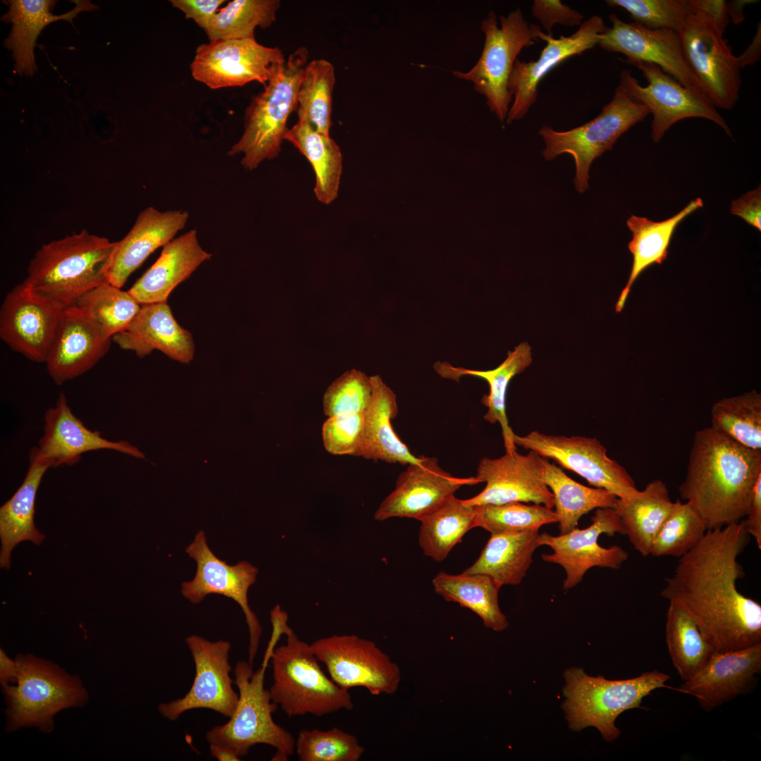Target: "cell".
Here are the masks:
<instances>
[{
	"mask_svg": "<svg viewBox=\"0 0 761 761\" xmlns=\"http://www.w3.org/2000/svg\"><path fill=\"white\" fill-rule=\"evenodd\" d=\"M750 536L743 520L707 530L681 557L660 595L685 611L716 652L761 643V605L737 588L739 555Z\"/></svg>",
	"mask_w": 761,
	"mask_h": 761,
	"instance_id": "1",
	"label": "cell"
},
{
	"mask_svg": "<svg viewBox=\"0 0 761 761\" xmlns=\"http://www.w3.org/2000/svg\"><path fill=\"white\" fill-rule=\"evenodd\" d=\"M761 474V451L748 449L711 426L698 430L681 497L702 516L708 530L741 520L750 490Z\"/></svg>",
	"mask_w": 761,
	"mask_h": 761,
	"instance_id": "2",
	"label": "cell"
},
{
	"mask_svg": "<svg viewBox=\"0 0 761 761\" xmlns=\"http://www.w3.org/2000/svg\"><path fill=\"white\" fill-rule=\"evenodd\" d=\"M116 242L85 230L42 245L23 283L63 308L92 289L109 283L107 271Z\"/></svg>",
	"mask_w": 761,
	"mask_h": 761,
	"instance_id": "3",
	"label": "cell"
},
{
	"mask_svg": "<svg viewBox=\"0 0 761 761\" xmlns=\"http://www.w3.org/2000/svg\"><path fill=\"white\" fill-rule=\"evenodd\" d=\"M308 61L307 49L300 47L275 65L264 90L246 108L243 134L228 153L242 154L245 169L253 171L279 155L289 130L288 118L297 109V91Z\"/></svg>",
	"mask_w": 761,
	"mask_h": 761,
	"instance_id": "4",
	"label": "cell"
},
{
	"mask_svg": "<svg viewBox=\"0 0 761 761\" xmlns=\"http://www.w3.org/2000/svg\"><path fill=\"white\" fill-rule=\"evenodd\" d=\"M285 644L271 653L272 700L288 717L323 716L350 710L353 703L348 690L336 684L322 670L310 644L299 639L288 626Z\"/></svg>",
	"mask_w": 761,
	"mask_h": 761,
	"instance_id": "5",
	"label": "cell"
},
{
	"mask_svg": "<svg viewBox=\"0 0 761 761\" xmlns=\"http://www.w3.org/2000/svg\"><path fill=\"white\" fill-rule=\"evenodd\" d=\"M565 700L562 707L572 731L595 727L607 742L615 741L620 730L615 724L624 712L641 708L643 699L653 691L666 687L670 676L653 670L629 679L609 680L586 674L578 667L564 672Z\"/></svg>",
	"mask_w": 761,
	"mask_h": 761,
	"instance_id": "6",
	"label": "cell"
},
{
	"mask_svg": "<svg viewBox=\"0 0 761 761\" xmlns=\"http://www.w3.org/2000/svg\"><path fill=\"white\" fill-rule=\"evenodd\" d=\"M273 649L267 646L261 666L256 671L248 662L237 663L234 669V683L239 691L237 707L228 722L207 731L209 744L227 747L240 757L256 744L275 748L277 753L273 760H286L295 753V738L274 722L273 713L278 705L269 690L264 688L266 670Z\"/></svg>",
	"mask_w": 761,
	"mask_h": 761,
	"instance_id": "7",
	"label": "cell"
},
{
	"mask_svg": "<svg viewBox=\"0 0 761 761\" xmlns=\"http://www.w3.org/2000/svg\"><path fill=\"white\" fill-rule=\"evenodd\" d=\"M16 660L18 680L3 687L8 731L35 726L51 732L58 712L87 703L88 693L77 676L32 655H18Z\"/></svg>",
	"mask_w": 761,
	"mask_h": 761,
	"instance_id": "8",
	"label": "cell"
},
{
	"mask_svg": "<svg viewBox=\"0 0 761 761\" xmlns=\"http://www.w3.org/2000/svg\"><path fill=\"white\" fill-rule=\"evenodd\" d=\"M500 27L496 14L490 11L481 23L485 42L478 61L468 72L452 73L473 82L475 90L486 99L490 111L504 122L512 97L508 82L514 61L523 49L536 41H545L547 34L540 26L529 23L519 8L507 16H500Z\"/></svg>",
	"mask_w": 761,
	"mask_h": 761,
	"instance_id": "9",
	"label": "cell"
},
{
	"mask_svg": "<svg viewBox=\"0 0 761 761\" xmlns=\"http://www.w3.org/2000/svg\"><path fill=\"white\" fill-rule=\"evenodd\" d=\"M649 114L648 107L632 98L619 83L610 102L588 123L564 132L543 125L539 131L545 144L543 156L552 161L562 154L571 155L576 166V189L583 193L589 188L593 161L612 149L621 135Z\"/></svg>",
	"mask_w": 761,
	"mask_h": 761,
	"instance_id": "10",
	"label": "cell"
},
{
	"mask_svg": "<svg viewBox=\"0 0 761 761\" xmlns=\"http://www.w3.org/2000/svg\"><path fill=\"white\" fill-rule=\"evenodd\" d=\"M678 34L685 60L703 93L717 109L731 110L739 98L741 68L714 20L691 10Z\"/></svg>",
	"mask_w": 761,
	"mask_h": 761,
	"instance_id": "11",
	"label": "cell"
},
{
	"mask_svg": "<svg viewBox=\"0 0 761 761\" xmlns=\"http://www.w3.org/2000/svg\"><path fill=\"white\" fill-rule=\"evenodd\" d=\"M311 648L330 678L346 690L366 688L371 694H394L401 681L399 666L373 641L354 634L333 635Z\"/></svg>",
	"mask_w": 761,
	"mask_h": 761,
	"instance_id": "12",
	"label": "cell"
},
{
	"mask_svg": "<svg viewBox=\"0 0 761 761\" xmlns=\"http://www.w3.org/2000/svg\"><path fill=\"white\" fill-rule=\"evenodd\" d=\"M629 63L641 71L648 85L642 86L628 70L621 71L619 83L652 115L653 142H658L672 125L688 118L710 120L731 137L724 118L706 96L683 86L656 65L641 61Z\"/></svg>",
	"mask_w": 761,
	"mask_h": 761,
	"instance_id": "13",
	"label": "cell"
},
{
	"mask_svg": "<svg viewBox=\"0 0 761 761\" xmlns=\"http://www.w3.org/2000/svg\"><path fill=\"white\" fill-rule=\"evenodd\" d=\"M514 443L554 460L585 478L590 485L618 498L631 496L638 490L624 467L610 459L605 447L595 438L547 435L533 431L524 436L514 434Z\"/></svg>",
	"mask_w": 761,
	"mask_h": 761,
	"instance_id": "14",
	"label": "cell"
},
{
	"mask_svg": "<svg viewBox=\"0 0 761 761\" xmlns=\"http://www.w3.org/2000/svg\"><path fill=\"white\" fill-rule=\"evenodd\" d=\"M591 520L592 524L583 529L576 527L559 536L547 533L539 535L540 546H549L553 551L550 554H543L542 559L560 565L566 572L564 589H571L578 585L592 567L617 569L629 557L627 552L620 546L604 547L598 543L601 534L610 537L616 533L625 534L616 510L610 507L596 509Z\"/></svg>",
	"mask_w": 761,
	"mask_h": 761,
	"instance_id": "15",
	"label": "cell"
},
{
	"mask_svg": "<svg viewBox=\"0 0 761 761\" xmlns=\"http://www.w3.org/2000/svg\"><path fill=\"white\" fill-rule=\"evenodd\" d=\"M185 551L196 562L197 571L192 581L182 583V595L192 604H198L210 594L221 595L240 605L249 633L248 662L253 667L262 629L249 605L247 593L256 581L258 569L247 561L230 565L217 557L208 546L203 531L197 533Z\"/></svg>",
	"mask_w": 761,
	"mask_h": 761,
	"instance_id": "16",
	"label": "cell"
},
{
	"mask_svg": "<svg viewBox=\"0 0 761 761\" xmlns=\"http://www.w3.org/2000/svg\"><path fill=\"white\" fill-rule=\"evenodd\" d=\"M285 60L278 47L255 39H222L200 44L190 68L194 80L212 89L267 83L275 65Z\"/></svg>",
	"mask_w": 761,
	"mask_h": 761,
	"instance_id": "17",
	"label": "cell"
},
{
	"mask_svg": "<svg viewBox=\"0 0 761 761\" xmlns=\"http://www.w3.org/2000/svg\"><path fill=\"white\" fill-rule=\"evenodd\" d=\"M195 666V675L189 691L182 698L161 703L159 711L171 721L194 709H209L230 717L239 700L230 677L229 662L230 643L219 640L210 641L197 635L185 639Z\"/></svg>",
	"mask_w": 761,
	"mask_h": 761,
	"instance_id": "18",
	"label": "cell"
},
{
	"mask_svg": "<svg viewBox=\"0 0 761 761\" xmlns=\"http://www.w3.org/2000/svg\"><path fill=\"white\" fill-rule=\"evenodd\" d=\"M64 308L23 283L5 297L0 309V338L30 361L46 362Z\"/></svg>",
	"mask_w": 761,
	"mask_h": 761,
	"instance_id": "19",
	"label": "cell"
},
{
	"mask_svg": "<svg viewBox=\"0 0 761 761\" xmlns=\"http://www.w3.org/2000/svg\"><path fill=\"white\" fill-rule=\"evenodd\" d=\"M544 458L533 451L521 454L516 450L498 458L483 457L477 467L476 478L485 482L483 490L464 500L469 506L533 502L554 507L553 495L543 480Z\"/></svg>",
	"mask_w": 761,
	"mask_h": 761,
	"instance_id": "20",
	"label": "cell"
},
{
	"mask_svg": "<svg viewBox=\"0 0 761 761\" xmlns=\"http://www.w3.org/2000/svg\"><path fill=\"white\" fill-rule=\"evenodd\" d=\"M609 18L612 27L600 35L598 43L604 50L624 54L627 63L656 65L683 86L706 96L688 66L678 33L626 23L614 13Z\"/></svg>",
	"mask_w": 761,
	"mask_h": 761,
	"instance_id": "21",
	"label": "cell"
},
{
	"mask_svg": "<svg viewBox=\"0 0 761 761\" xmlns=\"http://www.w3.org/2000/svg\"><path fill=\"white\" fill-rule=\"evenodd\" d=\"M478 483L476 476L455 477L439 466L437 458L423 456L421 462L408 464L400 474L395 489L380 503L374 519L420 521L454 496L462 486Z\"/></svg>",
	"mask_w": 761,
	"mask_h": 761,
	"instance_id": "22",
	"label": "cell"
},
{
	"mask_svg": "<svg viewBox=\"0 0 761 761\" xmlns=\"http://www.w3.org/2000/svg\"><path fill=\"white\" fill-rule=\"evenodd\" d=\"M607 27L600 16H593L584 20L571 35H562L555 39L547 34L545 39L546 45L537 60L524 62L516 58L508 82L514 101L509 109L507 123L521 119L526 115L537 100L538 85L544 76L568 58L581 54L598 44L600 35Z\"/></svg>",
	"mask_w": 761,
	"mask_h": 761,
	"instance_id": "23",
	"label": "cell"
},
{
	"mask_svg": "<svg viewBox=\"0 0 761 761\" xmlns=\"http://www.w3.org/2000/svg\"><path fill=\"white\" fill-rule=\"evenodd\" d=\"M761 672V643L740 650L717 652L679 691L694 696L705 711L749 692Z\"/></svg>",
	"mask_w": 761,
	"mask_h": 761,
	"instance_id": "24",
	"label": "cell"
},
{
	"mask_svg": "<svg viewBox=\"0 0 761 761\" xmlns=\"http://www.w3.org/2000/svg\"><path fill=\"white\" fill-rule=\"evenodd\" d=\"M44 435L38 447H34L37 454L49 461L51 467L77 463L82 454L99 450H112L137 458H144V454L129 443L112 441L103 438L100 432L85 426L73 413L66 395H58L55 407L48 409L44 414Z\"/></svg>",
	"mask_w": 761,
	"mask_h": 761,
	"instance_id": "25",
	"label": "cell"
},
{
	"mask_svg": "<svg viewBox=\"0 0 761 761\" xmlns=\"http://www.w3.org/2000/svg\"><path fill=\"white\" fill-rule=\"evenodd\" d=\"M111 340L77 311L64 308L45 362L49 375L56 385L80 376L106 355Z\"/></svg>",
	"mask_w": 761,
	"mask_h": 761,
	"instance_id": "26",
	"label": "cell"
},
{
	"mask_svg": "<svg viewBox=\"0 0 761 761\" xmlns=\"http://www.w3.org/2000/svg\"><path fill=\"white\" fill-rule=\"evenodd\" d=\"M188 217L182 210L160 211L149 206L141 211L129 233L116 242L107 271L108 283L121 288L151 253L185 226Z\"/></svg>",
	"mask_w": 761,
	"mask_h": 761,
	"instance_id": "27",
	"label": "cell"
},
{
	"mask_svg": "<svg viewBox=\"0 0 761 761\" xmlns=\"http://www.w3.org/2000/svg\"><path fill=\"white\" fill-rule=\"evenodd\" d=\"M112 340L140 357L157 349L171 359L189 363L194 354L191 333L176 321L167 302L141 304L130 324Z\"/></svg>",
	"mask_w": 761,
	"mask_h": 761,
	"instance_id": "28",
	"label": "cell"
},
{
	"mask_svg": "<svg viewBox=\"0 0 761 761\" xmlns=\"http://www.w3.org/2000/svg\"><path fill=\"white\" fill-rule=\"evenodd\" d=\"M75 7L63 14L54 15L51 11L56 5L53 0H10L5 1L8 11L2 16L1 20L11 23L12 28L8 37L4 40V47L12 52L15 72L20 75L32 77L37 71L34 49L37 39L42 30L52 22L68 20L73 24V19L82 11L98 10L97 5L90 1L77 0Z\"/></svg>",
	"mask_w": 761,
	"mask_h": 761,
	"instance_id": "29",
	"label": "cell"
},
{
	"mask_svg": "<svg viewBox=\"0 0 761 761\" xmlns=\"http://www.w3.org/2000/svg\"><path fill=\"white\" fill-rule=\"evenodd\" d=\"M211 257L192 229L165 245L157 260L128 292L140 304L167 302L171 292Z\"/></svg>",
	"mask_w": 761,
	"mask_h": 761,
	"instance_id": "30",
	"label": "cell"
},
{
	"mask_svg": "<svg viewBox=\"0 0 761 761\" xmlns=\"http://www.w3.org/2000/svg\"><path fill=\"white\" fill-rule=\"evenodd\" d=\"M372 395L364 412V428L354 457L391 464L408 465L421 462L397 435L391 424L398 413L396 395L379 375L370 376Z\"/></svg>",
	"mask_w": 761,
	"mask_h": 761,
	"instance_id": "31",
	"label": "cell"
},
{
	"mask_svg": "<svg viewBox=\"0 0 761 761\" xmlns=\"http://www.w3.org/2000/svg\"><path fill=\"white\" fill-rule=\"evenodd\" d=\"M505 361L494 369L481 371L455 367L446 361H436L433 368L444 378L459 382L462 376L470 375L487 381L488 394L484 395L481 403L488 407L484 419L490 423L498 422L502 428L505 452L516 450L514 443V433L509 426L506 414V395L510 380L516 375L523 372L532 362L531 347L527 342H521L513 351H508Z\"/></svg>",
	"mask_w": 761,
	"mask_h": 761,
	"instance_id": "32",
	"label": "cell"
},
{
	"mask_svg": "<svg viewBox=\"0 0 761 761\" xmlns=\"http://www.w3.org/2000/svg\"><path fill=\"white\" fill-rule=\"evenodd\" d=\"M48 460L41 457L32 447L30 466L21 485L0 508V565L9 568L12 550L22 541L39 545L44 536L34 522L37 492L46 471L51 468Z\"/></svg>",
	"mask_w": 761,
	"mask_h": 761,
	"instance_id": "33",
	"label": "cell"
},
{
	"mask_svg": "<svg viewBox=\"0 0 761 761\" xmlns=\"http://www.w3.org/2000/svg\"><path fill=\"white\" fill-rule=\"evenodd\" d=\"M703 206L702 199L698 197L676 214L662 221L635 215L627 219L626 225L632 234L628 247L633 261L627 283L615 306L617 312L623 309L632 285L642 272L655 264H661L667 259L672 237L679 224Z\"/></svg>",
	"mask_w": 761,
	"mask_h": 761,
	"instance_id": "34",
	"label": "cell"
},
{
	"mask_svg": "<svg viewBox=\"0 0 761 761\" xmlns=\"http://www.w3.org/2000/svg\"><path fill=\"white\" fill-rule=\"evenodd\" d=\"M539 529L490 533V538L476 562L465 569L469 574L490 576L501 587L519 585L540 546Z\"/></svg>",
	"mask_w": 761,
	"mask_h": 761,
	"instance_id": "35",
	"label": "cell"
},
{
	"mask_svg": "<svg viewBox=\"0 0 761 761\" xmlns=\"http://www.w3.org/2000/svg\"><path fill=\"white\" fill-rule=\"evenodd\" d=\"M673 503L666 484L660 479L649 482L643 490L631 496L617 497L614 509L621 519L625 535L641 555H650L655 536Z\"/></svg>",
	"mask_w": 761,
	"mask_h": 761,
	"instance_id": "36",
	"label": "cell"
},
{
	"mask_svg": "<svg viewBox=\"0 0 761 761\" xmlns=\"http://www.w3.org/2000/svg\"><path fill=\"white\" fill-rule=\"evenodd\" d=\"M435 592L445 600L458 603L476 613L483 625L496 632L509 626L498 602L501 586L483 574H450L440 571L432 580Z\"/></svg>",
	"mask_w": 761,
	"mask_h": 761,
	"instance_id": "37",
	"label": "cell"
},
{
	"mask_svg": "<svg viewBox=\"0 0 761 761\" xmlns=\"http://www.w3.org/2000/svg\"><path fill=\"white\" fill-rule=\"evenodd\" d=\"M285 140L293 144L311 163L316 176L314 192L316 199L324 204L333 202L338 195L342 171L338 144L330 136L299 120L289 128Z\"/></svg>",
	"mask_w": 761,
	"mask_h": 761,
	"instance_id": "38",
	"label": "cell"
},
{
	"mask_svg": "<svg viewBox=\"0 0 761 761\" xmlns=\"http://www.w3.org/2000/svg\"><path fill=\"white\" fill-rule=\"evenodd\" d=\"M543 480L554 497L560 534L575 528L580 518L598 508H614V494L598 488L583 485L569 477L561 468L544 458Z\"/></svg>",
	"mask_w": 761,
	"mask_h": 761,
	"instance_id": "39",
	"label": "cell"
},
{
	"mask_svg": "<svg viewBox=\"0 0 761 761\" xmlns=\"http://www.w3.org/2000/svg\"><path fill=\"white\" fill-rule=\"evenodd\" d=\"M420 521L419 546L426 556L436 562L445 559L464 536L476 527L474 507L455 496Z\"/></svg>",
	"mask_w": 761,
	"mask_h": 761,
	"instance_id": "40",
	"label": "cell"
},
{
	"mask_svg": "<svg viewBox=\"0 0 761 761\" xmlns=\"http://www.w3.org/2000/svg\"><path fill=\"white\" fill-rule=\"evenodd\" d=\"M665 641L672 664L684 681L702 670L717 653L693 619L671 602L666 614Z\"/></svg>",
	"mask_w": 761,
	"mask_h": 761,
	"instance_id": "41",
	"label": "cell"
},
{
	"mask_svg": "<svg viewBox=\"0 0 761 761\" xmlns=\"http://www.w3.org/2000/svg\"><path fill=\"white\" fill-rule=\"evenodd\" d=\"M335 68L328 60H311L306 65L298 88L297 114L299 121L314 130L330 136L332 125L333 92Z\"/></svg>",
	"mask_w": 761,
	"mask_h": 761,
	"instance_id": "42",
	"label": "cell"
},
{
	"mask_svg": "<svg viewBox=\"0 0 761 761\" xmlns=\"http://www.w3.org/2000/svg\"><path fill=\"white\" fill-rule=\"evenodd\" d=\"M68 307L77 311L105 335L112 338L130 324L141 304L128 291L106 283L87 292Z\"/></svg>",
	"mask_w": 761,
	"mask_h": 761,
	"instance_id": "43",
	"label": "cell"
},
{
	"mask_svg": "<svg viewBox=\"0 0 761 761\" xmlns=\"http://www.w3.org/2000/svg\"><path fill=\"white\" fill-rule=\"evenodd\" d=\"M711 427L748 449L761 451V395L755 390L725 397L712 407Z\"/></svg>",
	"mask_w": 761,
	"mask_h": 761,
	"instance_id": "44",
	"label": "cell"
},
{
	"mask_svg": "<svg viewBox=\"0 0 761 761\" xmlns=\"http://www.w3.org/2000/svg\"><path fill=\"white\" fill-rule=\"evenodd\" d=\"M279 0H233L220 8L204 30L209 41L255 39L256 27L276 20Z\"/></svg>",
	"mask_w": 761,
	"mask_h": 761,
	"instance_id": "45",
	"label": "cell"
},
{
	"mask_svg": "<svg viewBox=\"0 0 761 761\" xmlns=\"http://www.w3.org/2000/svg\"><path fill=\"white\" fill-rule=\"evenodd\" d=\"M707 530L700 514L688 502L677 500L655 536L650 555L680 558L700 542Z\"/></svg>",
	"mask_w": 761,
	"mask_h": 761,
	"instance_id": "46",
	"label": "cell"
},
{
	"mask_svg": "<svg viewBox=\"0 0 761 761\" xmlns=\"http://www.w3.org/2000/svg\"><path fill=\"white\" fill-rule=\"evenodd\" d=\"M474 508L476 526L490 533L539 529L543 525L557 522L555 510L543 505L513 502Z\"/></svg>",
	"mask_w": 761,
	"mask_h": 761,
	"instance_id": "47",
	"label": "cell"
},
{
	"mask_svg": "<svg viewBox=\"0 0 761 761\" xmlns=\"http://www.w3.org/2000/svg\"><path fill=\"white\" fill-rule=\"evenodd\" d=\"M364 750L354 735L336 727L302 729L295 739L300 761H358Z\"/></svg>",
	"mask_w": 761,
	"mask_h": 761,
	"instance_id": "48",
	"label": "cell"
},
{
	"mask_svg": "<svg viewBox=\"0 0 761 761\" xmlns=\"http://www.w3.org/2000/svg\"><path fill=\"white\" fill-rule=\"evenodd\" d=\"M612 7L626 10L633 20L652 30L679 33L691 13L688 0H607Z\"/></svg>",
	"mask_w": 761,
	"mask_h": 761,
	"instance_id": "49",
	"label": "cell"
},
{
	"mask_svg": "<svg viewBox=\"0 0 761 761\" xmlns=\"http://www.w3.org/2000/svg\"><path fill=\"white\" fill-rule=\"evenodd\" d=\"M371 395L370 377L356 369L347 371L326 389L323 398L324 414L330 417L343 413L364 412Z\"/></svg>",
	"mask_w": 761,
	"mask_h": 761,
	"instance_id": "50",
	"label": "cell"
},
{
	"mask_svg": "<svg viewBox=\"0 0 761 761\" xmlns=\"http://www.w3.org/2000/svg\"><path fill=\"white\" fill-rule=\"evenodd\" d=\"M364 412L336 414L326 420L321 428L324 448L333 455L356 453L362 436Z\"/></svg>",
	"mask_w": 761,
	"mask_h": 761,
	"instance_id": "51",
	"label": "cell"
},
{
	"mask_svg": "<svg viewBox=\"0 0 761 761\" xmlns=\"http://www.w3.org/2000/svg\"><path fill=\"white\" fill-rule=\"evenodd\" d=\"M531 13L548 35H552V29L556 24L580 27L584 21L583 14L559 0H535Z\"/></svg>",
	"mask_w": 761,
	"mask_h": 761,
	"instance_id": "52",
	"label": "cell"
},
{
	"mask_svg": "<svg viewBox=\"0 0 761 761\" xmlns=\"http://www.w3.org/2000/svg\"><path fill=\"white\" fill-rule=\"evenodd\" d=\"M173 7L180 10L204 31L208 27L225 0H171Z\"/></svg>",
	"mask_w": 761,
	"mask_h": 761,
	"instance_id": "53",
	"label": "cell"
},
{
	"mask_svg": "<svg viewBox=\"0 0 761 761\" xmlns=\"http://www.w3.org/2000/svg\"><path fill=\"white\" fill-rule=\"evenodd\" d=\"M731 213L741 217L748 224L761 230V190L760 185L732 201Z\"/></svg>",
	"mask_w": 761,
	"mask_h": 761,
	"instance_id": "54",
	"label": "cell"
},
{
	"mask_svg": "<svg viewBox=\"0 0 761 761\" xmlns=\"http://www.w3.org/2000/svg\"><path fill=\"white\" fill-rule=\"evenodd\" d=\"M743 519L747 533L753 536L761 549V474L755 482L749 497Z\"/></svg>",
	"mask_w": 761,
	"mask_h": 761,
	"instance_id": "55",
	"label": "cell"
},
{
	"mask_svg": "<svg viewBox=\"0 0 761 761\" xmlns=\"http://www.w3.org/2000/svg\"><path fill=\"white\" fill-rule=\"evenodd\" d=\"M692 11H699L708 15L724 35L729 23L726 1L722 0H688Z\"/></svg>",
	"mask_w": 761,
	"mask_h": 761,
	"instance_id": "56",
	"label": "cell"
},
{
	"mask_svg": "<svg viewBox=\"0 0 761 761\" xmlns=\"http://www.w3.org/2000/svg\"><path fill=\"white\" fill-rule=\"evenodd\" d=\"M760 27V23H759L756 34L753 37L752 42L741 56H737L741 69L748 66H753L760 60L761 54Z\"/></svg>",
	"mask_w": 761,
	"mask_h": 761,
	"instance_id": "57",
	"label": "cell"
},
{
	"mask_svg": "<svg viewBox=\"0 0 761 761\" xmlns=\"http://www.w3.org/2000/svg\"><path fill=\"white\" fill-rule=\"evenodd\" d=\"M18 676L16 660L11 659L2 649L0 650V682L3 687L16 683Z\"/></svg>",
	"mask_w": 761,
	"mask_h": 761,
	"instance_id": "58",
	"label": "cell"
},
{
	"mask_svg": "<svg viewBox=\"0 0 761 761\" xmlns=\"http://www.w3.org/2000/svg\"><path fill=\"white\" fill-rule=\"evenodd\" d=\"M757 2L752 0H739L726 2L729 17L734 23H738L743 20V7L749 4Z\"/></svg>",
	"mask_w": 761,
	"mask_h": 761,
	"instance_id": "59",
	"label": "cell"
},
{
	"mask_svg": "<svg viewBox=\"0 0 761 761\" xmlns=\"http://www.w3.org/2000/svg\"><path fill=\"white\" fill-rule=\"evenodd\" d=\"M210 745V754L219 761H238L240 757L231 749L217 745Z\"/></svg>",
	"mask_w": 761,
	"mask_h": 761,
	"instance_id": "60",
	"label": "cell"
}]
</instances>
